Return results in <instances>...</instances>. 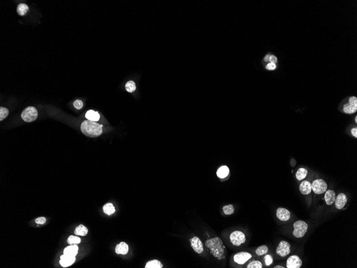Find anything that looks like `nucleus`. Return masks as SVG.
Listing matches in <instances>:
<instances>
[{"label":"nucleus","instance_id":"f257e3e1","mask_svg":"<svg viewBox=\"0 0 357 268\" xmlns=\"http://www.w3.org/2000/svg\"><path fill=\"white\" fill-rule=\"evenodd\" d=\"M205 245L210 250L212 255L215 258L221 260L224 257L225 246L222 240L218 237H215L206 240Z\"/></svg>","mask_w":357,"mask_h":268},{"label":"nucleus","instance_id":"f03ea898","mask_svg":"<svg viewBox=\"0 0 357 268\" xmlns=\"http://www.w3.org/2000/svg\"><path fill=\"white\" fill-rule=\"evenodd\" d=\"M102 125L93 121H85L81 125V131L86 136L90 138H95L100 136L102 134Z\"/></svg>","mask_w":357,"mask_h":268},{"label":"nucleus","instance_id":"7ed1b4c3","mask_svg":"<svg viewBox=\"0 0 357 268\" xmlns=\"http://www.w3.org/2000/svg\"><path fill=\"white\" fill-rule=\"evenodd\" d=\"M294 231L293 235L297 238H303L304 236L308 230V224L304 221L298 220L293 225Z\"/></svg>","mask_w":357,"mask_h":268},{"label":"nucleus","instance_id":"20e7f679","mask_svg":"<svg viewBox=\"0 0 357 268\" xmlns=\"http://www.w3.org/2000/svg\"><path fill=\"white\" fill-rule=\"evenodd\" d=\"M38 115V111L35 108L33 107H29L23 110L21 117L26 122H32L37 118Z\"/></svg>","mask_w":357,"mask_h":268},{"label":"nucleus","instance_id":"39448f33","mask_svg":"<svg viewBox=\"0 0 357 268\" xmlns=\"http://www.w3.org/2000/svg\"><path fill=\"white\" fill-rule=\"evenodd\" d=\"M229 239L231 243L235 246H240L245 243L246 237L243 232L240 231H235L229 236Z\"/></svg>","mask_w":357,"mask_h":268},{"label":"nucleus","instance_id":"423d86ee","mask_svg":"<svg viewBox=\"0 0 357 268\" xmlns=\"http://www.w3.org/2000/svg\"><path fill=\"white\" fill-rule=\"evenodd\" d=\"M312 191L317 194H321L326 192L327 190L328 185L326 182L321 179H317L313 181L312 184Z\"/></svg>","mask_w":357,"mask_h":268},{"label":"nucleus","instance_id":"0eeeda50","mask_svg":"<svg viewBox=\"0 0 357 268\" xmlns=\"http://www.w3.org/2000/svg\"><path fill=\"white\" fill-rule=\"evenodd\" d=\"M291 251V245L289 242L284 240L280 242L276 248V253L277 255L281 257H285L289 255Z\"/></svg>","mask_w":357,"mask_h":268},{"label":"nucleus","instance_id":"6e6552de","mask_svg":"<svg viewBox=\"0 0 357 268\" xmlns=\"http://www.w3.org/2000/svg\"><path fill=\"white\" fill-rule=\"evenodd\" d=\"M357 110V98L355 96L350 97L349 102L344 104L343 112L347 114L355 113Z\"/></svg>","mask_w":357,"mask_h":268},{"label":"nucleus","instance_id":"1a4fd4ad","mask_svg":"<svg viewBox=\"0 0 357 268\" xmlns=\"http://www.w3.org/2000/svg\"><path fill=\"white\" fill-rule=\"evenodd\" d=\"M252 255L250 253L246 251H241L236 253L233 256V260L237 264L243 265L245 264L248 260L251 259Z\"/></svg>","mask_w":357,"mask_h":268},{"label":"nucleus","instance_id":"9d476101","mask_svg":"<svg viewBox=\"0 0 357 268\" xmlns=\"http://www.w3.org/2000/svg\"><path fill=\"white\" fill-rule=\"evenodd\" d=\"M303 262L300 257L296 255H291L287 261V268H299L302 266Z\"/></svg>","mask_w":357,"mask_h":268},{"label":"nucleus","instance_id":"9b49d317","mask_svg":"<svg viewBox=\"0 0 357 268\" xmlns=\"http://www.w3.org/2000/svg\"><path fill=\"white\" fill-rule=\"evenodd\" d=\"M191 246L193 248L194 251L197 254H200L204 251L203 244L201 240L197 237H194L192 239H190Z\"/></svg>","mask_w":357,"mask_h":268},{"label":"nucleus","instance_id":"f8f14e48","mask_svg":"<svg viewBox=\"0 0 357 268\" xmlns=\"http://www.w3.org/2000/svg\"><path fill=\"white\" fill-rule=\"evenodd\" d=\"M276 215L278 219L283 222L288 221L291 217L290 212L287 209L282 207L277 209Z\"/></svg>","mask_w":357,"mask_h":268},{"label":"nucleus","instance_id":"ddd939ff","mask_svg":"<svg viewBox=\"0 0 357 268\" xmlns=\"http://www.w3.org/2000/svg\"><path fill=\"white\" fill-rule=\"evenodd\" d=\"M348 201V198L344 193H340L336 197L335 204L338 209H342L345 206Z\"/></svg>","mask_w":357,"mask_h":268},{"label":"nucleus","instance_id":"4468645a","mask_svg":"<svg viewBox=\"0 0 357 268\" xmlns=\"http://www.w3.org/2000/svg\"><path fill=\"white\" fill-rule=\"evenodd\" d=\"M76 261V256L64 254L61 256V260L59 261L60 264L64 267H68L73 264Z\"/></svg>","mask_w":357,"mask_h":268},{"label":"nucleus","instance_id":"2eb2a0df","mask_svg":"<svg viewBox=\"0 0 357 268\" xmlns=\"http://www.w3.org/2000/svg\"><path fill=\"white\" fill-rule=\"evenodd\" d=\"M299 191L303 195L310 194L312 192V186L310 181L304 180L299 185Z\"/></svg>","mask_w":357,"mask_h":268},{"label":"nucleus","instance_id":"dca6fc26","mask_svg":"<svg viewBox=\"0 0 357 268\" xmlns=\"http://www.w3.org/2000/svg\"><path fill=\"white\" fill-rule=\"evenodd\" d=\"M336 193L333 190H327L325 195V200L327 205L331 206L334 203L336 199Z\"/></svg>","mask_w":357,"mask_h":268},{"label":"nucleus","instance_id":"f3484780","mask_svg":"<svg viewBox=\"0 0 357 268\" xmlns=\"http://www.w3.org/2000/svg\"><path fill=\"white\" fill-rule=\"evenodd\" d=\"M115 251L118 254L126 255L129 252V246L124 242H121L116 246Z\"/></svg>","mask_w":357,"mask_h":268},{"label":"nucleus","instance_id":"a211bd4d","mask_svg":"<svg viewBox=\"0 0 357 268\" xmlns=\"http://www.w3.org/2000/svg\"><path fill=\"white\" fill-rule=\"evenodd\" d=\"M78 252V247L76 245H71L65 248L63 251L64 254L76 256Z\"/></svg>","mask_w":357,"mask_h":268},{"label":"nucleus","instance_id":"6ab92c4d","mask_svg":"<svg viewBox=\"0 0 357 268\" xmlns=\"http://www.w3.org/2000/svg\"><path fill=\"white\" fill-rule=\"evenodd\" d=\"M86 118L88 119L89 121L97 122L100 119V115L97 112H94V110H89L86 113Z\"/></svg>","mask_w":357,"mask_h":268},{"label":"nucleus","instance_id":"aec40b11","mask_svg":"<svg viewBox=\"0 0 357 268\" xmlns=\"http://www.w3.org/2000/svg\"><path fill=\"white\" fill-rule=\"evenodd\" d=\"M229 174V169L228 168V166H221L218 170L217 172V176L220 178H224L228 176Z\"/></svg>","mask_w":357,"mask_h":268},{"label":"nucleus","instance_id":"412c9836","mask_svg":"<svg viewBox=\"0 0 357 268\" xmlns=\"http://www.w3.org/2000/svg\"><path fill=\"white\" fill-rule=\"evenodd\" d=\"M88 229L86 227L83 225H80L78 227H76L74 231V233L77 236H85L88 233Z\"/></svg>","mask_w":357,"mask_h":268},{"label":"nucleus","instance_id":"4be33fe9","mask_svg":"<svg viewBox=\"0 0 357 268\" xmlns=\"http://www.w3.org/2000/svg\"><path fill=\"white\" fill-rule=\"evenodd\" d=\"M308 171L306 170V169L301 168L297 170L296 174V177L297 179L300 181L305 179L306 176H308Z\"/></svg>","mask_w":357,"mask_h":268},{"label":"nucleus","instance_id":"5701e85b","mask_svg":"<svg viewBox=\"0 0 357 268\" xmlns=\"http://www.w3.org/2000/svg\"><path fill=\"white\" fill-rule=\"evenodd\" d=\"M163 265L162 263L157 260H153L148 262L146 264V268H162Z\"/></svg>","mask_w":357,"mask_h":268},{"label":"nucleus","instance_id":"b1692460","mask_svg":"<svg viewBox=\"0 0 357 268\" xmlns=\"http://www.w3.org/2000/svg\"><path fill=\"white\" fill-rule=\"evenodd\" d=\"M103 209L104 213L108 215H111L115 212V207L111 203H108L105 204L103 207Z\"/></svg>","mask_w":357,"mask_h":268},{"label":"nucleus","instance_id":"393cba45","mask_svg":"<svg viewBox=\"0 0 357 268\" xmlns=\"http://www.w3.org/2000/svg\"><path fill=\"white\" fill-rule=\"evenodd\" d=\"M29 8L27 4L25 3H21L17 7V13L20 16H24L27 12H28Z\"/></svg>","mask_w":357,"mask_h":268},{"label":"nucleus","instance_id":"a878e982","mask_svg":"<svg viewBox=\"0 0 357 268\" xmlns=\"http://www.w3.org/2000/svg\"><path fill=\"white\" fill-rule=\"evenodd\" d=\"M255 252L256 254L259 256L265 255L268 253V247L266 245H265L261 246L256 249Z\"/></svg>","mask_w":357,"mask_h":268},{"label":"nucleus","instance_id":"bb28decb","mask_svg":"<svg viewBox=\"0 0 357 268\" xmlns=\"http://www.w3.org/2000/svg\"><path fill=\"white\" fill-rule=\"evenodd\" d=\"M223 210L226 215H231L234 213V207L232 204L226 205L223 207Z\"/></svg>","mask_w":357,"mask_h":268},{"label":"nucleus","instance_id":"cd10ccee","mask_svg":"<svg viewBox=\"0 0 357 268\" xmlns=\"http://www.w3.org/2000/svg\"><path fill=\"white\" fill-rule=\"evenodd\" d=\"M125 88H126V89L127 92L132 93L136 90V85H135V84L134 81L130 80V81H128L126 84Z\"/></svg>","mask_w":357,"mask_h":268},{"label":"nucleus","instance_id":"c85d7f7f","mask_svg":"<svg viewBox=\"0 0 357 268\" xmlns=\"http://www.w3.org/2000/svg\"><path fill=\"white\" fill-rule=\"evenodd\" d=\"M68 243L70 245H76L81 242V239L78 237L70 236L68 239Z\"/></svg>","mask_w":357,"mask_h":268},{"label":"nucleus","instance_id":"c756f323","mask_svg":"<svg viewBox=\"0 0 357 268\" xmlns=\"http://www.w3.org/2000/svg\"><path fill=\"white\" fill-rule=\"evenodd\" d=\"M247 268H262L263 264L259 261H253L247 266Z\"/></svg>","mask_w":357,"mask_h":268},{"label":"nucleus","instance_id":"7c9ffc66","mask_svg":"<svg viewBox=\"0 0 357 268\" xmlns=\"http://www.w3.org/2000/svg\"><path fill=\"white\" fill-rule=\"evenodd\" d=\"M9 115V110L8 109L3 107L0 108V121H2L5 119Z\"/></svg>","mask_w":357,"mask_h":268},{"label":"nucleus","instance_id":"2f4dec72","mask_svg":"<svg viewBox=\"0 0 357 268\" xmlns=\"http://www.w3.org/2000/svg\"><path fill=\"white\" fill-rule=\"evenodd\" d=\"M265 262L266 266H270L273 262V258L272 255L267 254L264 256Z\"/></svg>","mask_w":357,"mask_h":268},{"label":"nucleus","instance_id":"473e14b6","mask_svg":"<svg viewBox=\"0 0 357 268\" xmlns=\"http://www.w3.org/2000/svg\"><path fill=\"white\" fill-rule=\"evenodd\" d=\"M73 106L76 109H80L83 107V102H82L81 100H76L74 102Z\"/></svg>","mask_w":357,"mask_h":268},{"label":"nucleus","instance_id":"72a5a7b5","mask_svg":"<svg viewBox=\"0 0 357 268\" xmlns=\"http://www.w3.org/2000/svg\"><path fill=\"white\" fill-rule=\"evenodd\" d=\"M45 222H46V219L45 217H39L35 219V223L38 224H44Z\"/></svg>","mask_w":357,"mask_h":268},{"label":"nucleus","instance_id":"f704fd0d","mask_svg":"<svg viewBox=\"0 0 357 268\" xmlns=\"http://www.w3.org/2000/svg\"><path fill=\"white\" fill-rule=\"evenodd\" d=\"M266 69L268 70H274L276 68V64L273 63H270L266 66Z\"/></svg>","mask_w":357,"mask_h":268},{"label":"nucleus","instance_id":"c9c22d12","mask_svg":"<svg viewBox=\"0 0 357 268\" xmlns=\"http://www.w3.org/2000/svg\"><path fill=\"white\" fill-rule=\"evenodd\" d=\"M270 63H273L275 64L278 62V59L274 55H270Z\"/></svg>","mask_w":357,"mask_h":268},{"label":"nucleus","instance_id":"e433bc0d","mask_svg":"<svg viewBox=\"0 0 357 268\" xmlns=\"http://www.w3.org/2000/svg\"><path fill=\"white\" fill-rule=\"evenodd\" d=\"M351 133L353 136H355V138H357V127H355V128H352L351 129Z\"/></svg>","mask_w":357,"mask_h":268},{"label":"nucleus","instance_id":"4c0bfd02","mask_svg":"<svg viewBox=\"0 0 357 268\" xmlns=\"http://www.w3.org/2000/svg\"><path fill=\"white\" fill-rule=\"evenodd\" d=\"M270 55H268V54L265 56V57H264V60L265 62H268L270 61Z\"/></svg>","mask_w":357,"mask_h":268},{"label":"nucleus","instance_id":"58836bf2","mask_svg":"<svg viewBox=\"0 0 357 268\" xmlns=\"http://www.w3.org/2000/svg\"><path fill=\"white\" fill-rule=\"evenodd\" d=\"M284 268V266H279V265H278V266H275L274 267V268Z\"/></svg>","mask_w":357,"mask_h":268},{"label":"nucleus","instance_id":"ea45409f","mask_svg":"<svg viewBox=\"0 0 357 268\" xmlns=\"http://www.w3.org/2000/svg\"><path fill=\"white\" fill-rule=\"evenodd\" d=\"M355 123H357V116H355Z\"/></svg>","mask_w":357,"mask_h":268}]
</instances>
